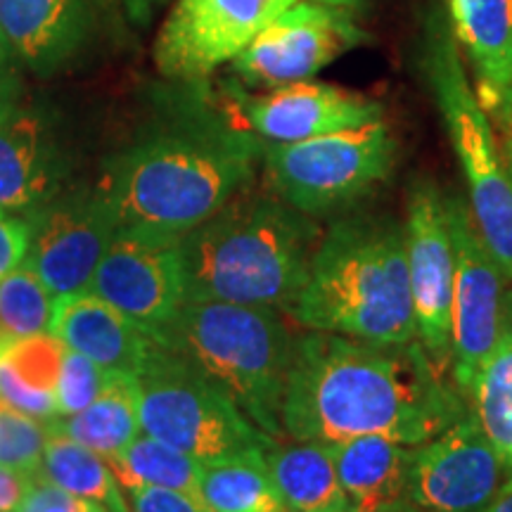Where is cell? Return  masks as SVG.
<instances>
[{"instance_id":"obj_8","label":"cell","mask_w":512,"mask_h":512,"mask_svg":"<svg viewBox=\"0 0 512 512\" xmlns=\"http://www.w3.org/2000/svg\"><path fill=\"white\" fill-rule=\"evenodd\" d=\"M396 138L387 121L299 143H264L266 188L311 219L356 207L392 176Z\"/></svg>"},{"instance_id":"obj_17","label":"cell","mask_w":512,"mask_h":512,"mask_svg":"<svg viewBox=\"0 0 512 512\" xmlns=\"http://www.w3.org/2000/svg\"><path fill=\"white\" fill-rule=\"evenodd\" d=\"M67 162L46 114L15 102L0 114V209L29 214L62 192Z\"/></svg>"},{"instance_id":"obj_13","label":"cell","mask_w":512,"mask_h":512,"mask_svg":"<svg viewBox=\"0 0 512 512\" xmlns=\"http://www.w3.org/2000/svg\"><path fill=\"white\" fill-rule=\"evenodd\" d=\"M24 219L31 228L24 264L34 268L55 299L91 287L102 256L121 228L100 188L57 192Z\"/></svg>"},{"instance_id":"obj_21","label":"cell","mask_w":512,"mask_h":512,"mask_svg":"<svg viewBox=\"0 0 512 512\" xmlns=\"http://www.w3.org/2000/svg\"><path fill=\"white\" fill-rule=\"evenodd\" d=\"M458 46L475 72L486 112H494L512 81V0H446Z\"/></svg>"},{"instance_id":"obj_38","label":"cell","mask_w":512,"mask_h":512,"mask_svg":"<svg viewBox=\"0 0 512 512\" xmlns=\"http://www.w3.org/2000/svg\"><path fill=\"white\" fill-rule=\"evenodd\" d=\"M164 3L166 0H124L128 17H131L136 24H140V27L147 22H152V17L164 8Z\"/></svg>"},{"instance_id":"obj_24","label":"cell","mask_w":512,"mask_h":512,"mask_svg":"<svg viewBox=\"0 0 512 512\" xmlns=\"http://www.w3.org/2000/svg\"><path fill=\"white\" fill-rule=\"evenodd\" d=\"M50 432L114 458L143 432L140 427V384L133 373L110 370L105 389L83 411L50 420Z\"/></svg>"},{"instance_id":"obj_12","label":"cell","mask_w":512,"mask_h":512,"mask_svg":"<svg viewBox=\"0 0 512 512\" xmlns=\"http://www.w3.org/2000/svg\"><path fill=\"white\" fill-rule=\"evenodd\" d=\"M181 240V235L121 226L88 290L155 339L188 302Z\"/></svg>"},{"instance_id":"obj_40","label":"cell","mask_w":512,"mask_h":512,"mask_svg":"<svg viewBox=\"0 0 512 512\" xmlns=\"http://www.w3.org/2000/svg\"><path fill=\"white\" fill-rule=\"evenodd\" d=\"M503 335L512 342V283L505 287L503 297Z\"/></svg>"},{"instance_id":"obj_14","label":"cell","mask_w":512,"mask_h":512,"mask_svg":"<svg viewBox=\"0 0 512 512\" xmlns=\"http://www.w3.org/2000/svg\"><path fill=\"white\" fill-rule=\"evenodd\" d=\"M403 230L418 339L434 366L451 375V299L456 254L448 226L446 192L430 178L411 183Z\"/></svg>"},{"instance_id":"obj_2","label":"cell","mask_w":512,"mask_h":512,"mask_svg":"<svg viewBox=\"0 0 512 512\" xmlns=\"http://www.w3.org/2000/svg\"><path fill=\"white\" fill-rule=\"evenodd\" d=\"M178 86L169 117L112 157L98 188L119 226L183 238L254 183L264 140L207 81Z\"/></svg>"},{"instance_id":"obj_27","label":"cell","mask_w":512,"mask_h":512,"mask_svg":"<svg viewBox=\"0 0 512 512\" xmlns=\"http://www.w3.org/2000/svg\"><path fill=\"white\" fill-rule=\"evenodd\" d=\"M463 399L496 448L508 482H512V342L503 332Z\"/></svg>"},{"instance_id":"obj_11","label":"cell","mask_w":512,"mask_h":512,"mask_svg":"<svg viewBox=\"0 0 512 512\" xmlns=\"http://www.w3.org/2000/svg\"><path fill=\"white\" fill-rule=\"evenodd\" d=\"M297 0H176L155 43V64L174 83L207 81Z\"/></svg>"},{"instance_id":"obj_3","label":"cell","mask_w":512,"mask_h":512,"mask_svg":"<svg viewBox=\"0 0 512 512\" xmlns=\"http://www.w3.org/2000/svg\"><path fill=\"white\" fill-rule=\"evenodd\" d=\"M323 238L318 219L254 183L183 235L188 302L290 313Z\"/></svg>"},{"instance_id":"obj_31","label":"cell","mask_w":512,"mask_h":512,"mask_svg":"<svg viewBox=\"0 0 512 512\" xmlns=\"http://www.w3.org/2000/svg\"><path fill=\"white\" fill-rule=\"evenodd\" d=\"M110 370L112 368H102L100 363L79 354V351L67 349L55 389L57 418H67V415H74L91 406L105 389Z\"/></svg>"},{"instance_id":"obj_22","label":"cell","mask_w":512,"mask_h":512,"mask_svg":"<svg viewBox=\"0 0 512 512\" xmlns=\"http://www.w3.org/2000/svg\"><path fill=\"white\" fill-rule=\"evenodd\" d=\"M67 344L53 332L0 335V401L41 420L57 418L55 389Z\"/></svg>"},{"instance_id":"obj_23","label":"cell","mask_w":512,"mask_h":512,"mask_svg":"<svg viewBox=\"0 0 512 512\" xmlns=\"http://www.w3.org/2000/svg\"><path fill=\"white\" fill-rule=\"evenodd\" d=\"M264 458L290 512H351L330 444L283 439L268 446Z\"/></svg>"},{"instance_id":"obj_4","label":"cell","mask_w":512,"mask_h":512,"mask_svg":"<svg viewBox=\"0 0 512 512\" xmlns=\"http://www.w3.org/2000/svg\"><path fill=\"white\" fill-rule=\"evenodd\" d=\"M287 316L306 330L361 342H415L403 221L387 214H344L332 221Z\"/></svg>"},{"instance_id":"obj_20","label":"cell","mask_w":512,"mask_h":512,"mask_svg":"<svg viewBox=\"0 0 512 512\" xmlns=\"http://www.w3.org/2000/svg\"><path fill=\"white\" fill-rule=\"evenodd\" d=\"M330 446L351 512H406L413 446L389 437H354Z\"/></svg>"},{"instance_id":"obj_41","label":"cell","mask_w":512,"mask_h":512,"mask_svg":"<svg viewBox=\"0 0 512 512\" xmlns=\"http://www.w3.org/2000/svg\"><path fill=\"white\" fill-rule=\"evenodd\" d=\"M316 3H325V5H335V8H344L351 12H358L368 0H316Z\"/></svg>"},{"instance_id":"obj_15","label":"cell","mask_w":512,"mask_h":512,"mask_svg":"<svg viewBox=\"0 0 512 512\" xmlns=\"http://www.w3.org/2000/svg\"><path fill=\"white\" fill-rule=\"evenodd\" d=\"M505 482L496 448L467 411L437 437L413 446L406 512H484Z\"/></svg>"},{"instance_id":"obj_37","label":"cell","mask_w":512,"mask_h":512,"mask_svg":"<svg viewBox=\"0 0 512 512\" xmlns=\"http://www.w3.org/2000/svg\"><path fill=\"white\" fill-rule=\"evenodd\" d=\"M491 117L496 119L498 131H501V152L505 159V169H508V174L512 178V81L503 91L501 100H498L494 112H491Z\"/></svg>"},{"instance_id":"obj_6","label":"cell","mask_w":512,"mask_h":512,"mask_svg":"<svg viewBox=\"0 0 512 512\" xmlns=\"http://www.w3.org/2000/svg\"><path fill=\"white\" fill-rule=\"evenodd\" d=\"M418 69L463 171L472 219L501 264L505 280L512 283V178L505 169L491 114L472 86L463 50L441 5H432L422 19Z\"/></svg>"},{"instance_id":"obj_34","label":"cell","mask_w":512,"mask_h":512,"mask_svg":"<svg viewBox=\"0 0 512 512\" xmlns=\"http://www.w3.org/2000/svg\"><path fill=\"white\" fill-rule=\"evenodd\" d=\"M19 512H83V501L64 494L57 486L41 482L36 479V484L31 486L27 501H24Z\"/></svg>"},{"instance_id":"obj_25","label":"cell","mask_w":512,"mask_h":512,"mask_svg":"<svg viewBox=\"0 0 512 512\" xmlns=\"http://www.w3.org/2000/svg\"><path fill=\"white\" fill-rule=\"evenodd\" d=\"M264 453H240L202 465V503L211 512H290L275 489Z\"/></svg>"},{"instance_id":"obj_10","label":"cell","mask_w":512,"mask_h":512,"mask_svg":"<svg viewBox=\"0 0 512 512\" xmlns=\"http://www.w3.org/2000/svg\"><path fill=\"white\" fill-rule=\"evenodd\" d=\"M456 273L451 299V380L465 396L503 332L508 280L491 254L463 195H446Z\"/></svg>"},{"instance_id":"obj_7","label":"cell","mask_w":512,"mask_h":512,"mask_svg":"<svg viewBox=\"0 0 512 512\" xmlns=\"http://www.w3.org/2000/svg\"><path fill=\"white\" fill-rule=\"evenodd\" d=\"M136 377L143 432L202 465L275 444L219 384L174 351L157 347Z\"/></svg>"},{"instance_id":"obj_29","label":"cell","mask_w":512,"mask_h":512,"mask_svg":"<svg viewBox=\"0 0 512 512\" xmlns=\"http://www.w3.org/2000/svg\"><path fill=\"white\" fill-rule=\"evenodd\" d=\"M55 297L29 264L0 280V335L27 337L50 332Z\"/></svg>"},{"instance_id":"obj_36","label":"cell","mask_w":512,"mask_h":512,"mask_svg":"<svg viewBox=\"0 0 512 512\" xmlns=\"http://www.w3.org/2000/svg\"><path fill=\"white\" fill-rule=\"evenodd\" d=\"M36 484V477L24 475V472L0 467V512H19L27 501L31 486Z\"/></svg>"},{"instance_id":"obj_9","label":"cell","mask_w":512,"mask_h":512,"mask_svg":"<svg viewBox=\"0 0 512 512\" xmlns=\"http://www.w3.org/2000/svg\"><path fill=\"white\" fill-rule=\"evenodd\" d=\"M368 31L356 12L297 0L230 62L242 88L271 91L290 83L311 81L349 50L368 43Z\"/></svg>"},{"instance_id":"obj_5","label":"cell","mask_w":512,"mask_h":512,"mask_svg":"<svg viewBox=\"0 0 512 512\" xmlns=\"http://www.w3.org/2000/svg\"><path fill=\"white\" fill-rule=\"evenodd\" d=\"M294 339L280 311L226 302H185L155 335L159 347L200 368L275 441L285 439Z\"/></svg>"},{"instance_id":"obj_18","label":"cell","mask_w":512,"mask_h":512,"mask_svg":"<svg viewBox=\"0 0 512 512\" xmlns=\"http://www.w3.org/2000/svg\"><path fill=\"white\" fill-rule=\"evenodd\" d=\"M95 19L93 0H0V34L24 69L50 76L86 48Z\"/></svg>"},{"instance_id":"obj_26","label":"cell","mask_w":512,"mask_h":512,"mask_svg":"<svg viewBox=\"0 0 512 512\" xmlns=\"http://www.w3.org/2000/svg\"><path fill=\"white\" fill-rule=\"evenodd\" d=\"M36 479L53 484L81 501L105 505L110 512H131L107 458L67 437L57 434L50 437Z\"/></svg>"},{"instance_id":"obj_33","label":"cell","mask_w":512,"mask_h":512,"mask_svg":"<svg viewBox=\"0 0 512 512\" xmlns=\"http://www.w3.org/2000/svg\"><path fill=\"white\" fill-rule=\"evenodd\" d=\"M126 491L131 512H211L197 498L162 486H131Z\"/></svg>"},{"instance_id":"obj_39","label":"cell","mask_w":512,"mask_h":512,"mask_svg":"<svg viewBox=\"0 0 512 512\" xmlns=\"http://www.w3.org/2000/svg\"><path fill=\"white\" fill-rule=\"evenodd\" d=\"M484 512H512V482H505Z\"/></svg>"},{"instance_id":"obj_16","label":"cell","mask_w":512,"mask_h":512,"mask_svg":"<svg viewBox=\"0 0 512 512\" xmlns=\"http://www.w3.org/2000/svg\"><path fill=\"white\" fill-rule=\"evenodd\" d=\"M226 98L242 124L264 143H299L384 119L382 102L313 79L256 95L230 81Z\"/></svg>"},{"instance_id":"obj_1","label":"cell","mask_w":512,"mask_h":512,"mask_svg":"<svg viewBox=\"0 0 512 512\" xmlns=\"http://www.w3.org/2000/svg\"><path fill=\"white\" fill-rule=\"evenodd\" d=\"M465 413L463 394L420 339L373 344L316 330L294 339L283 401L287 439L389 437L418 446Z\"/></svg>"},{"instance_id":"obj_30","label":"cell","mask_w":512,"mask_h":512,"mask_svg":"<svg viewBox=\"0 0 512 512\" xmlns=\"http://www.w3.org/2000/svg\"><path fill=\"white\" fill-rule=\"evenodd\" d=\"M50 437V420L34 418L0 401V467L38 477Z\"/></svg>"},{"instance_id":"obj_28","label":"cell","mask_w":512,"mask_h":512,"mask_svg":"<svg viewBox=\"0 0 512 512\" xmlns=\"http://www.w3.org/2000/svg\"><path fill=\"white\" fill-rule=\"evenodd\" d=\"M124 489L131 486H162L202 501V463L178 448L140 432L124 451L107 460Z\"/></svg>"},{"instance_id":"obj_42","label":"cell","mask_w":512,"mask_h":512,"mask_svg":"<svg viewBox=\"0 0 512 512\" xmlns=\"http://www.w3.org/2000/svg\"><path fill=\"white\" fill-rule=\"evenodd\" d=\"M83 512H110L105 505L93 503V501H83Z\"/></svg>"},{"instance_id":"obj_32","label":"cell","mask_w":512,"mask_h":512,"mask_svg":"<svg viewBox=\"0 0 512 512\" xmlns=\"http://www.w3.org/2000/svg\"><path fill=\"white\" fill-rule=\"evenodd\" d=\"M31 247L29 221L15 211L0 209V280L24 264Z\"/></svg>"},{"instance_id":"obj_35","label":"cell","mask_w":512,"mask_h":512,"mask_svg":"<svg viewBox=\"0 0 512 512\" xmlns=\"http://www.w3.org/2000/svg\"><path fill=\"white\" fill-rule=\"evenodd\" d=\"M22 62L0 34V114L22 100Z\"/></svg>"},{"instance_id":"obj_19","label":"cell","mask_w":512,"mask_h":512,"mask_svg":"<svg viewBox=\"0 0 512 512\" xmlns=\"http://www.w3.org/2000/svg\"><path fill=\"white\" fill-rule=\"evenodd\" d=\"M50 332L67 349L93 358L102 368L138 375L159 344L152 335L91 290L55 299Z\"/></svg>"}]
</instances>
